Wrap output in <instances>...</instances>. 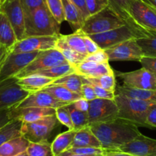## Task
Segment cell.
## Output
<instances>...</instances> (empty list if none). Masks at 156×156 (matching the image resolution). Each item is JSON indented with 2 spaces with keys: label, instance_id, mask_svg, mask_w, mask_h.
Listing matches in <instances>:
<instances>
[{
  "label": "cell",
  "instance_id": "obj_9",
  "mask_svg": "<svg viewBox=\"0 0 156 156\" xmlns=\"http://www.w3.org/2000/svg\"><path fill=\"white\" fill-rule=\"evenodd\" d=\"M30 93L17 83V78L12 77L0 82V111L11 109L26 98Z\"/></svg>",
  "mask_w": 156,
  "mask_h": 156
},
{
  "label": "cell",
  "instance_id": "obj_6",
  "mask_svg": "<svg viewBox=\"0 0 156 156\" xmlns=\"http://www.w3.org/2000/svg\"><path fill=\"white\" fill-rule=\"evenodd\" d=\"M89 36L98 44L100 49H103V50H106L109 48L113 47L116 44H120L128 40H131V39L148 37L142 33L130 28L127 25L106 31V32L90 34Z\"/></svg>",
  "mask_w": 156,
  "mask_h": 156
},
{
  "label": "cell",
  "instance_id": "obj_44",
  "mask_svg": "<svg viewBox=\"0 0 156 156\" xmlns=\"http://www.w3.org/2000/svg\"><path fill=\"white\" fill-rule=\"evenodd\" d=\"M83 41H84L85 48H86L87 52L88 55L94 54L95 53V52H97V51L100 50V48L99 47L98 44H97L89 35L83 34Z\"/></svg>",
  "mask_w": 156,
  "mask_h": 156
},
{
  "label": "cell",
  "instance_id": "obj_48",
  "mask_svg": "<svg viewBox=\"0 0 156 156\" xmlns=\"http://www.w3.org/2000/svg\"><path fill=\"white\" fill-rule=\"evenodd\" d=\"M73 4L76 6L78 10L80 12L84 21L89 17V13L86 6V0H70Z\"/></svg>",
  "mask_w": 156,
  "mask_h": 156
},
{
  "label": "cell",
  "instance_id": "obj_46",
  "mask_svg": "<svg viewBox=\"0 0 156 156\" xmlns=\"http://www.w3.org/2000/svg\"><path fill=\"white\" fill-rule=\"evenodd\" d=\"M146 123L150 129H156V103L150 106L146 117Z\"/></svg>",
  "mask_w": 156,
  "mask_h": 156
},
{
  "label": "cell",
  "instance_id": "obj_40",
  "mask_svg": "<svg viewBox=\"0 0 156 156\" xmlns=\"http://www.w3.org/2000/svg\"><path fill=\"white\" fill-rule=\"evenodd\" d=\"M68 151L79 154L89 156H104L105 150L102 148L94 147H81V148H70Z\"/></svg>",
  "mask_w": 156,
  "mask_h": 156
},
{
  "label": "cell",
  "instance_id": "obj_28",
  "mask_svg": "<svg viewBox=\"0 0 156 156\" xmlns=\"http://www.w3.org/2000/svg\"><path fill=\"white\" fill-rule=\"evenodd\" d=\"M55 49L59 51L62 54L63 56L65 58V59L67 60V62L71 64V65H73V67L77 65V64H80L83 61H84L85 58L87 56V55L79 53V52L73 50L70 48H69L65 44L64 40L61 38V34L59 35V37L58 38V41H57L56 45H55Z\"/></svg>",
  "mask_w": 156,
  "mask_h": 156
},
{
  "label": "cell",
  "instance_id": "obj_33",
  "mask_svg": "<svg viewBox=\"0 0 156 156\" xmlns=\"http://www.w3.org/2000/svg\"><path fill=\"white\" fill-rule=\"evenodd\" d=\"M75 68L73 65L69 63L67 64H60V65L55 66V67H50V68L45 69V70H40L34 74H39L41 76H47V77L53 78V79H58L65 75L70 74L71 73H74Z\"/></svg>",
  "mask_w": 156,
  "mask_h": 156
},
{
  "label": "cell",
  "instance_id": "obj_2",
  "mask_svg": "<svg viewBox=\"0 0 156 156\" xmlns=\"http://www.w3.org/2000/svg\"><path fill=\"white\" fill-rule=\"evenodd\" d=\"M25 38L31 36L60 35L61 25L57 22L47 5L36 9L25 17Z\"/></svg>",
  "mask_w": 156,
  "mask_h": 156
},
{
  "label": "cell",
  "instance_id": "obj_21",
  "mask_svg": "<svg viewBox=\"0 0 156 156\" xmlns=\"http://www.w3.org/2000/svg\"><path fill=\"white\" fill-rule=\"evenodd\" d=\"M115 93L117 95L124 96L129 98L137 99L144 101L156 103V90L137 89L127 86H118L115 87Z\"/></svg>",
  "mask_w": 156,
  "mask_h": 156
},
{
  "label": "cell",
  "instance_id": "obj_30",
  "mask_svg": "<svg viewBox=\"0 0 156 156\" xmlns=\"http://www.w3.org/2000/svg\"><path fill=\"white\" fill-rule=\"evenodd\" d=\"M22 122L19 119H11L8 123L0 128V146L11 139L22 136Z\"/></svg>",
  "mask_w": 156,
  "mask_h": 156
},
{
  "label": "cell",
  "instance_id": "obj_24",
  "mask_svg": "<svg viewBox=\"0 0 156 156\" xmlns=\"http://www.w3.org/2000/svg\"><path fill=\"white\" fill-rule=\"evenodd\" d=\"M42 91L51 94L55 99L67 103V104H70V103H72L76 100L83 98V97L80 94L72 92V91L69 90L68 89H67L64 87L61 86V85L51 84L44 88Z\"/></svg>",
  "mask_w": 156,
  "mask_h": 156
},
{
  "label": "cell",
  "instance_id": "obj_53",
  "mask_svg": "<svg viewBox=\"0 0 156 156\" xmlns=\"http://www.w3.org/2000/svg\"><path fill=\"white\" fill-rule=\"evenodd\" d=\"M59 156H89V155H83V154H76V153L71 152V151H64L63 153H61Z\"/></svg>",
  "mask_w": 156,
  "mask_h": 156
},
{
  "label": "cell",
  "instance_id": "obj_50",
  "mask_svg": "<svg viewBox=\"0 0 156 156\" xmlns=\"http://www.w3.org/2000/svg\"><path fill=\"white\" fill-rule=\"evenodd\" d=\"M9 109L0 111V128H2L3 126H5L11 120L9 119Z\"/></svg>",
  "mask_w": 156,
  "mask_h": 156
},
{
  "label": "cell",
  "instance_id": "obj_25",
  "mask_svg": "<svg viewBox=\"0 0 156 156\" xmlns=\"http://www.w3.org/2000/svg\"><path fill=\"white\" fill-rule=\"evenodd\" d=\"M30 142L21 136L11 139L0 146V156H16L25 151Z\"/></svg>",
  "mask_w": 156,
  "mask_h": 156
},
{
  "label": "cell",
  "instance_id": "obj_45",
  "mask_svg": "<svg viewBox=\"0 0 156 156\" xmlns=\"http://www.w3.org/2000/svg\"><path fill=\"white\" fill-rule=\"evenodd\" d=\"M81 95L83 98L87 101H91L97 98L94 87L89 83H83L81 88Z\"/></svg>",
  "mask_w": 156,
  "mask_h": 156
},
{
  "label": "cell",
  "instance_id": "obj_7",
  "mask_svg": "<svg viewBox=\"0 0 156 156\" xmlns=\"http://www.w3.org/2000/svg\"><path fill=\"white\" fill-rule=\"evenodd\" d=\"M67 63L68 62L65 58L57 49L54 48L50 50L41 51H39L36 58L15 77L17 79L25 77L36 73L40 70H45L55 66L67 64Z\"/></svg>",
  "mask_w": 156,
  "mask_h": 156
},
{
  "label": "cell",
  "instance_id": "obj_22",
  "mask_svg": "<svg viewBox=\"0 0 156 156\" xmlns=\"http://www.w3.org/2000/svg\"><path fill=\"white\" fill-rule=\"evenodd\" d=\"M81 147L102 148L100 141L93 133L89 126L76 131L74 139L70 148H81Z\"/></svg>",
  "mask_w": 156,
  "mask_h": 156
},
{
  "label": "cell",
  "instance_id": "obj_14",
  "mask_svg": "<svg viewBox=\"0 0 156 156\" xmlns=\"http://www.w3.org/2000/svg\"><path fill=\"white\" fill-rule=\"evenodd\" d=\"M129 13L138 25L145 29L156 31V12L143 0H132Z\"/></svg>",
  "mask_w": 156,
  "mask_h": 156
},
{
  "label": "cell",
  "instance_id": "obj_3",
  "mask_svg": "<svg viewBox=\"0 0 156 156\" xmlns=\"http://www.w3.org/2000/svg\"><path fill=\"white\" fill-rule=\"evenodd\" d=\"M115 102L119 109L117 118L133 122L138 126L149 128L146 123V117L152 102L129 98L117 94H115Z\"/></svg>",
  "mask_w": 156,
  "mask_h": 156
},
{
  "label": "cell",
  "instance_id": "obj_54",
  "mask_svg": "<svg viewBox=\"0 0 156 156\" xmlns=\"http://www.w3.org/2000/svg\"><path fill=\"white\" fill-rule=\"evenodd\" d=\"M143 1L153 9H156V0H143Z\"/></svg>",
  "mask_w": 156,
  "mask_h": 156
},
{
  "label": "cell",
  "instance_id": "obj_23",
  "mask_svg": "<svg viewBox=\"0 0 156 156\" xmlns=\"http://www.w3.org/2000/svg\"><path fill=\"white\" fill-rule=\"evenodd\" d=\"M18 41L12 25L4 13L0 12V44L8 49Z\"/></svg>",
  "mask_w": 156,
  "mask_h": 156
},
{
  "label": "cell",
  "instance_id": "obj_37",
  "mask_svg": "<svg viewBox=\"0 0 156 156\" xmlns=\"http://www.w3.org/2000/svg\"><path fill=\"white\" fill-rule=\"evenodd\" d=\"M45 4L48 9L54 16L57 22L61 25L64 19V10H63L62 0H45Z\"/></svg>",
  "mask_w": 156,
  "mask_h": 156
},
{
  "label": "cell",
  "instance_id": "obj_8",
  "mask_svg": "<svg viewBox=\"0 0 156 156\" xmlns=\"http://www.w3.org/2000/svg\"><path fill=\"white\" fill-rule=\"evenodd\" d=\"M118 112L119 109L115 100L96 98L89 101L87 111L89 126L115 119L118 117Z\"/></svg>",
  "mask_w": 156,
  "mask_h": 156
},
{
  "label": "cell",
  "instance_id": "obj_13",
  "mask_svg": "<svg viewBox=\"0 0 156 156\" xmlns=\"http://www.w3.org/2000/svg\"><path fill=\"white\" fill-rule=\"evenodd\" d=\"M117 76L122 80L124 86L156 90V73H151L143 67L134 71L118 73Z\"/></svg>",
  "mask_w": 156,
  "mask_h": 156
},
{
  "label": "cell",
  "instance_id": "obj_16",
  "mask_svg": "<svg viewBox=\"0 0 156 156\" xmlns=\"http://www.w3.org/2000/svg\"><path fill=\"white\" fill-rule=\"evenodd\" d=\"M115 151H120L133 156H156V139L141 134Z\"/></svg>",
  "mask_w": 156,
  "mask_h": 156
},
{
  "label": "cell",
  "instance_id": "obj_49",
  "mask_svg": "<svg viewBox=\"0 0 156 156\" xmlns=\"http://www.w3.org/2000/svg\"><path fill=\"white\" fill-rule=\"evenodd\" d=\"M72 104L76 109L83 111V112H87L88 109H89V101L83 98L73 102V103H72Z\"/></svg>",
  "mask_w": 156,
  "mask_h": 156
},
{
  "label": "cell",
  "instance_id": "obj_26",
  "mask_svg": "<svg viewBox=\"0 0 156 156\" xmlns=\"http://www.w3.org/2000/svg\"><path fill=\"white\" fill-rule=\"evenodd\" d=\"M62 5L65 21L75 28L76 31L80 29L84 22L80 12L70 0H62Z\"/></svg>",
  "mask_w": 156,
  "mask_h": 156
},
{
  "label": "cell",
  "instance_id": "obj_1",
  "mask_svg": "<svg viewBox=\"0 0 156 156\" xmlns=\"http://www.w3.org/2000/svg\"><path fill=\"white\" fill-rule=\"evenodd\" d=\"M106 151H115L129 143L142 133L138 126L124 119L116 118L112 121L89 126Z\"/></svg>",
  "mask_w": 156,
  "mask_h": 156
},
{
  "label": "cell",
  "instance_id": "obj_11",
  "mask_svg": "<svg viewBox=\"0 0 156 156\" xmlns=\"http://www.w3.org/2000/svg\"><path fill=\"white\" fill-rule=\"evenodd\" d=\"M59 37V36H58ZM58 37L56 36H31L18 41L9 51L13 54L41 51L55 48Z\"/></svg>",
  "mask_w": 156,
  "mask_h": 156
},
{
  "label": "cell",
  "instance_id": "obj_57",
  "mask_svg": "<svg viewBox=\"0 0 156 156\" xmlns=\"http://www.w3.org/2000/svg\"><path fill=\"white\" fill-rule=\"evenodd\" d=\"M5 0H0V2H1V4H2L4 2H5Z\"/></svg>",
  "mask_w": 156,
  "mask_h": 156
},
{
  "label": "cell",
  "instance_id": "obj_15",
  "mask_svg": "<svg viewBox=\"0 0 156 156\" xmlns=\"http://www.w3.org/2000/svg\"><path fill=\"white\" fill-rule=\"evenodd\" d=\"M109 61H139L143 58V54L136 42V39H131L106 49Z\"/></svg>",
  "mask_w": 156,
  "mask_h": 156
},
{
  "label": "cell",
  "instance_id": "obj_38",
  "mask_svg": "<svg viewBox=\"0 0 156 156\" xmlns=\"http://www.w3.org/2000/svg\"><path fill=\"white\" fill-rule=\"evenodd\" d=\"M55 115H56L57 119L59 121L60 123L65 126L66 127L68 128V129L73 130V125L72 122L70 112L67 108V105L55 109Z\"/></svg>",
  "mask_w": 156,
  "mask_h": 156
},
{
  "label": "cell",
  "instance_id": "obj_59",
  "mask_svg": "<svg viewBox=\"0 0 156 156\" xmlns=\"http://www.w3.org/2000/svg\"><path fill=\"white\" fill-rule=\"evenodd\" d=\"M154 11H155V12H156V9H154Z\"/></svg>",
  "mask_w": 156,
  "mask_h": 156
},
{
  "label": "cell",
  "instance_id": "obj_5",
  "mask_svg": "<svg viewBox=\"0 0 156 156\" xmlns=\"http://www.w3.org/2000/svg\"><path fill=\"white\" fill-rule=\"evenodd\" d=\"M59 123L55 114L44 116L35 122H22L21 134L30 142H49L52 132Z\"/></svg>",
  "mask_w": 156,
  "mask_h": 156
},
{
  "label": "cell",
  "instance_id": "obj_12",
  "mask_svg": "<svg viewBox=\"0 0 156 156\" xmlns=\"http://www.w3.org/2000/svg\"><path fill=\"white\" fill-rule=\"evenodd\" d=\"M0 12L4 13L9 20L18 41L25 38V14L21 0H5L1 4Z\"/></svg>",
  "mask_w": 156,
  "mask_h": 156
},
{
  "label": "cell",
  "instance_id": "obj_18",
  "mask_svg": "<svg viewBox=\"0 0 156 156\" xmlns=\"http://www.w3.org/2000/svg\"><path fill=\"white\" fill-rule=\"evenodd\" d=\"M55 114V109L53 108H16L13 106L9 111L10 119H19L23 122H35L43 117Z\"/></svg>",
  "mask_w": 156,
  "mask_h": 156
},
{
  "label": "cell",
  "instance_id": "obj_17",
  "mask_svg": "<svg viewBox=\"0 0 156 156\" xmlns=\"http://www.w3.org/2000/svg\"><path fill=\"white\" fill-rule=\"evenodd\" d=\"M68 105L67 103L61 102L52 97L51 94L44 91H37L28 94V97L22 102L15 106L16 108L39 107V108H53L57 109L61 106Z\"/></svg>",
  "mask_w": 156,
  "mask_h": 156
},
{
  "label": "cell",
  "instance_id": "obj_42",
  "mask_svg": "<svg viewBox=\"0 0 156 156\" xmlns=\"http://www.w3.org/2000/svg\"><path fill=\"white\" fill-rule=\"evenodd\" d=\"M84 61H93L96 63H107L109 62V58H108L106 51L100 49L95 53L88 55Z\"/></svg>",
  "mask_w": 156,
  "mask_h": 156
},
{
  "label": "cell",
  "instance_id": "obj_35",
  "mask_svg": "<svg viewBox=\"0 0 156 156\" xmlns=\"http://www.w3.org/2000/svg\"><path fill=\"white\" fill-rule=\"evenodd\" d=\"M67 108L69 109L72 122H73V130L77 131V130L89 126L87 112L78 110L73 106L72 103L67 105Z\"/></svg>",
  "mask_w": 156,
  "mask_h": 156
},
{
  "label": "cell",
  "instance_id": "obj_20",
  "mask_svg": "<svg viewBox=\"0 0 156 156\" xmlns=\"http://www.w3.org/2000/svg\"><path fill=\"white\" fill-rule=\"evenodd\" d=\"M55 79L39 74H31L29 76L17 79V83L25 90L30 94L42 90L46 87L54 82Z\"/></svg>",
  "mask_w": 156,
  "mask_h": 156
},
{
  "label": "cell",
  "instance_id": "obj_27",
  "mask_svg": "<svg viewBox=\"0 0 156 156\" xmlns=\"http://www.w3.org/2000/svg\"><path fill=\"white\" fill-rule=\"evenodd\" d=\"M75 130H70L60 133L51 142V150L53 156H59L61 153L67 151L71 147L74 139Z\"/></svg>",
  "mask_w": 156,
  "mask_h": 156
},
{
  "label": "cell",
  "instance_id": "obj_19",
  "mask_svg": "<svg viewBox=\"0 0 156 156\" xmlns=\"http://www.w3.org/2000/svg\"><path fill=\"white\" fill-rule=\"evenodd\" d=\"M75 73L80 76L97 77L107 74H113L114 71L107 63H96L93 61H83L74 66Z\"/></svg>",
  "mask_w": 156,
  "mask_h": 156
},
{
  "label": "cell",
  "instance_id": "obj_39",
  "mask_svg": "<svg viewBox=\"0 0 156 156\" xmlns=\"http://www.w3.org/2000/svg\"><path fill=\"white\" fill-rule=\"evenodd\" d=\"M86 6L90 16L109 6V2L108 0H86Z\"/></svg>",
  "mask_w": 156,
  "mask_h": 156
},
{
  "label": "cell",
  "instance_id": "obj_32",
  "mask_svg": "<svg viewBox=\"0 0 156 156\" xmlns=\"http://www.w3.org/2000/svg\"><path fill=\"white\" fill-rule=\"evenodd\" d=\"M136 42L142 50L143 57L156 58V31L151 30L149 36L137 38Z\"/></svg>",
  "mask_w": 156,
  "mask_h": 156
},
{
  "label": "cell",
  "instance_id": "obj_51",
  "mask_svg": "<svg viewBox=\"0 0 156 156\" xmlns=\"http://www.w3.org/2000/svg\"><path fill=\"white\" fill-rule=\"evenodd\" d=\"M9 49H8L5 46L0 44V64H2V61L5 59V58L9 54Z\"/></svg>",
  "mask_w": 156,
  "mask_h": 156
},
{
  "label": "cell",
  "instance_id": "obj_10",
  "mask_svg": "<svg viewBox=\"0 0 156 156\" xmlns=\"http://www.w3.org/2000/svg\"><path fill=\"white\" fill-rule=\"evenodd\" d=\"M39 51L13 54L9 52L0 70V82L15 77L38 55Z\"/></svg>",
  "mask_w": 156,
  "mask_h": 156
},
{
  "label": "cell",
  "instance_id": "obj_4",
  "mask_svg": "<svg viewBox=\"0 0 156 156\" xmlns=\"http://www.w3.org/2000/svg\"><path fill=\"white\" fill-rule=\"evenodd\" d=\"M126 25L123 19L110 6L89 16L77 31L87 35L100 34Z\"/></svg>",
  "mask_w": 156,
  "mask_h": 156
},
{
  "label": "cell",
  "instance_id": "obj_52",
  "mask_svg": "<svg viewBox=\"0 0 156 156\" xmlns=\"http://www.w3.org/2000/svg\"><path fill=\"white\" fill-rule=\"evenodd\" d=\"M104 156H133L132 154L122 152L120 151H106L105 150Z\"/></svg>",
  "mask_w": 156,
  "mask_h": 156
},
{
  "label": "cell",
  "instance_id": "obj_43",
  "mask_svg": "<svg viewBox=\"0 0 156 156\" xmlns=\"http://www.w3.org/2000/svg\"><path fill=\"white\" fill-rule=\"evenodd\" d=\"M92 85V87H94V92H95L96 96H97V98L106 99V100H115V91L108 90L102 88L100 87L96 86V85Z\"/></svg>",
  "mask_w": 156,
  "mask_h": 156
},
{
  "label": "cell",
  "instance_id": "obj_31",
  "mask_svg": "<svg viewBox=\"0 0 156 156\" xmlns=\"http://www.w3.org/2000/svg\"><path fill=\"white\" fill-rule=\"evenodd\" d=\"M81 76L83 83L96 85V86L100 87L111 91H115V87H116L115 73L103 75V76H97V77H89V76Z\"/></svg>",
  "mask_w": 156,
  "mask_h": 156
},
{
  "label": "cell",
  "instance_id": "obj_47",
  "mask_svg": "<svg viewBox=\"0 0 156 156\" xmlns=\"http://www.w3.org/2000/svg\"><path fill=\"white\" fill-rule=\"evenodd\" d=\"M142 67L149 70L151 73H156V58H148L143 57L139 61Z\"/></svg>",
  "mask_w": 156,
  "mask_h": 156
},
{
  "label": "cell",
  "instance_id": "obj_56",
  "mask_svg": "<svg viewBox=\"0 0 156 156\" xmlns=\"http://www.w3.org/2000/svg\"><path fill=\"white\" fill-rule=\"evenodd\" d=\"M4 61H5V60H4ZM4 61H2V64H0V70H1V68H2V64H3Z\"/></svg>",
  "mask_w": 156,
  "mask_h": 156
},
{
  "label": "cell",
  "instance_id": "obj_58",
  "mask_svg": "<svg viewBox=\"0 0 156 156\" xmlns=\"http://www.w3.org/2000/svg\"><path fill=\"white\" fill-rule=\"evenodd\" d=\"M0 6H1V2H0Z\"/></svg>",
  "mask_w": 156,
  "mask_h": 156
},
{
  "label": "cell",
  "instance_id": "obj_34",
  "mask_svg": "<svg viewBox=\"0 0 156 156\" xmlns=\"http://www.w3.org/2000/svg\"><path fill=\"white\" fill-rule=\"evenodd\" d=\"M83 35V34L76 31L73 34H67V35L61 34V37L69 48L80 54L88 55L85 48Z\"/></svg>",
  "mask_w": 156,
  "mask_h": 156
},
{
  "label": "cell",
  "instance_id": "obj_29",
  "mask_svg": "<svg viewBox=\"0 0 156 156\" xmlns=\"http://www.w3.org/2000/svg\"><path fill=\"white\" fill-rule=\"evenodd\" d=\"M51 84L61 85L72 92L81 95V88L83 85L82 76L75 72L55 79Z\"/></svg>",
  "mask_w": 156,
  "mask_h": 156
},
{
  "label": "cell",
  "instance_id": "obj_41",
  "mask_svg": "<svg viewBox=\"0 0 156 156\" xmlns=\"http://www.w3.org/2000/svg\"><path fill=\"white\" fill-rule=\"evenodd\" d=\"M25 17L36 9L46 5L45 0H21Z\"/></svg>",
  "mask_w": 156,
  "mask_h": 156
},
{
  "label": "cell",
  "instance_id": "obj_36",
  "mask_svg": "<svg viewBox=\"0 0 156 156\" xmlns=\"http://www.w3.org/2000/svg\"><path fill=\"white\" fill-rule=\"evenodd\" d=\"M26 151L28 156H53L50 142H30Z\"/></svg>",
  "mask_w": 156,
  "mask_h": 156
},
{
  "label": "cell",
  "instance_id": "obj_55",
  "mask_svg": "<svg viewBox=\"0 0 156 156\" xmlns=\"http://www.w3.org/2000/svg\"><path fill=\"white\" fill-rule=\"evenodd\" d=\"M16 156H28V153H27V151H23V152L20 153V154H17V155H16Z\"/></svg>",
  "mask_w": 156,
  "mask_h": 156
}]
</instances>
